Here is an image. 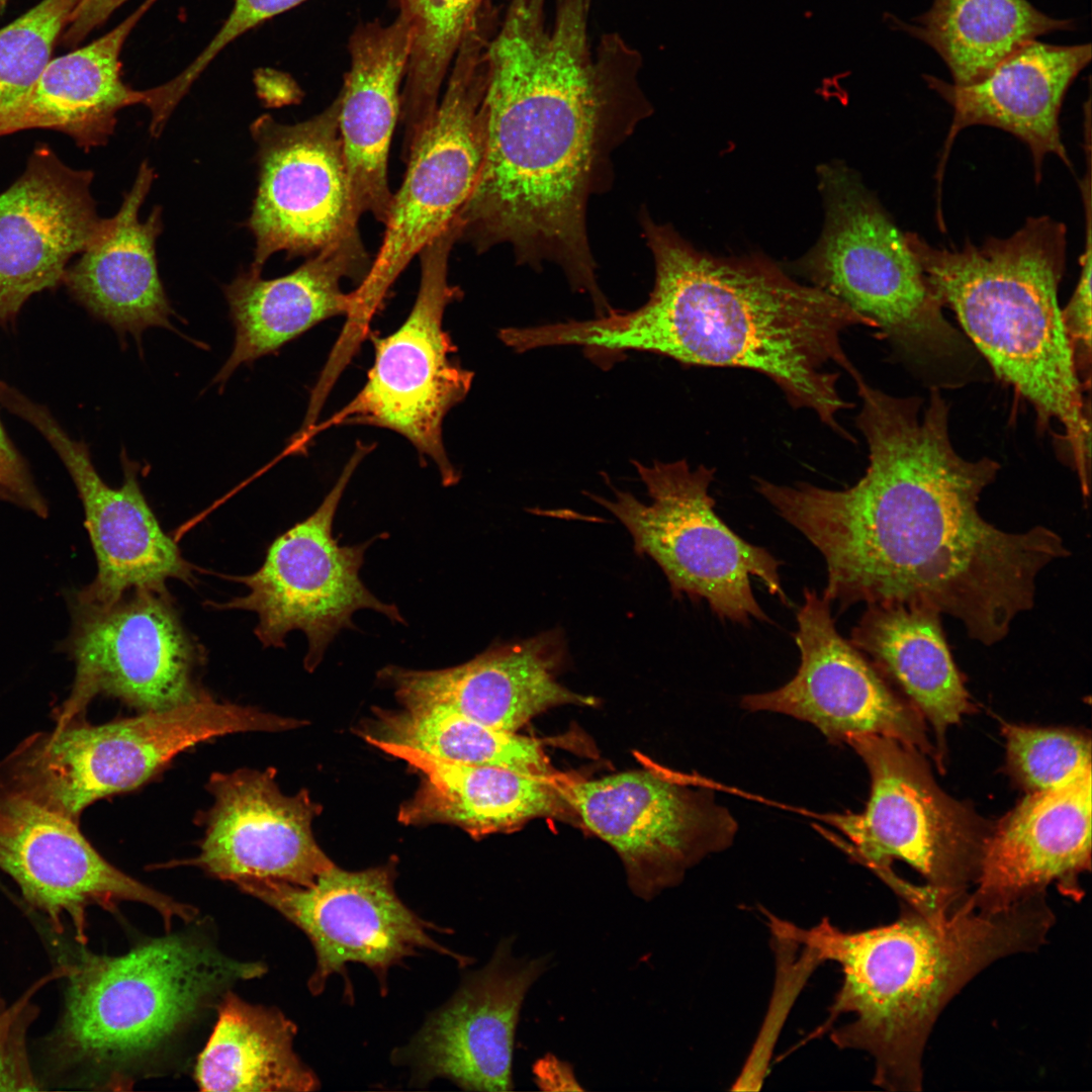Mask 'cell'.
<instances>
[{
  "label": "cell",
  "mask_w": 1092,
  "mask_h": 1092,
  "mask_svg": "<svg viewBox=\"0 0 1092 1092\" xmlns=\"http://www.w3.org/2000/svg\"><path fill=\"white\" fill-rule=\"evenodd\" d=\"M154 170L140 166L131 189L105 234L66 270L63 281L73 295L96 317L120 336L141 341L152 327L172 329L174 311L159 276L156 240L162 231V210L155 207L146 221L139 211L152 182Z\"/></svg>",
  "instance_id": "30"
},
{
  "label": "cell",
  "mask_w": 1092,
  "mask_h": 1092,
  "mask_svg": "<svg viewBox=\"0 0 1092 1092\" xmlns=\"http://www.w3.org/2000/svg\"><path fill=\"white\" fill-rule=\"evenodd\" d=\"M5 3H6V0H0V11L3 9Z\"/></svg>",
  "instance_id": "46"
},
{
  "label": "cell",
  "mask_w": 1092,
  "mask_h": 1092,
  "mask_svg": "<svg viewBox=\"0 0 1092 1092\" xmlns=\"http://www.w3.org/2000/svg\"><path fill=\"white\" fill-rule=\"evenodd\" d=\"M127 0H81L74 9L62 33L67 46H76L93 29L100 26Z\"/></svg>",
  "instance_id": "43"
},
{
  "label": "cell",
  "mask_w": 1092,
  "mask_h": 1092,
  "mask_svg": "<svg viewBox=\"0 0 1092 1092\" xmlns=\"http://www.w3.org/2000/svg\"><path fill=\"white\" fill-rule=\"evenodd\" d=\"M562 786L575 817L616 850L631 891L645 901L729 847L737 832L734 817L702 783L631 770Z\"/></svg>",
  "instance_id": "15"
},
{
  "label": "cell",
  "mask_w": 1092,
  "mask_h": 1092,
  "mask_svg": "<svg viewBox=\"0 0 1092 1092\" xmlns=\"http://www.w3.org/2000/svg\"><path fill=\"white\" fill-rule=\"evenodd\" d=\"M93 173L66 166L48 147L0 194V325L34 293L63 281L69 260L111 224L90 193Z\"/></svg>",
  "instance_id": "23"
},
{
  "label": "cell",
  "mask_w": 1092,
  "mask_h": 1092,
  "mask_svg": "<svg viewBox=\"0 0 1092 1092\" xmlns=\"http://www.w3.org/2000/svg\"><path fill=\"white\" fill-rule=\"evenodd\" d=\"M567 646L563 632L496 642L472 659L447 668L417 670L386 665L378 678L402 707L438 706L488 727L517 732L536 715L561 705L593 706L595 699L558 681Z\"/></svg>",
  "instance_id": "24"
},
{
  "label": "cell",
  "mask_w": 1092,
  "mask_h": 1092,
  "mask_svg": "<svg viewBox=\"0 0 1092 1092\" xmlns=\"http://www.w3.org/2000/svg\"><path fill=\"white\" fill-rule=\"evenodd\" d=\"M0 870L19 889L26 906L56 934L72 926L87 944V912H113L119 903L146 904L169 932L174 919L190 923L198 911L158 892L108 862L86 839L79 823L21 796L0 790Z\"/></svg>",
  "instance_id": "18"
},
{
  "label": "cell",
  "mask_w": 1092,
  "mask_h": 1092,
  "mask_svg": "<svg viewBox=\"0 0 1092 1092\" xmlns=\"http://www.w3.org/2000/svg\"><path fill=\"white\" fill-rule=\"evenodd\" d=\"M641 225L655 267L649 299L635 310L565 322L562 342L593 355L645 351L686 365L752 370L769 378L793 407L813 412L852 440L838 422L852 406L838 390L840 372L857 370L842 334L873 325L766 260L702 253L646 211Z\"/></svg>",
  "instance_id": "3"
},
{
  "label": "cell",
  "mask_w": 1092,
  "mask_h": 1092,
  "mask_svg": "<svg viewBox=\"0 0 1092 1092\" xmlns=\"http://www.w3.org/2000/svg\"><path fill=\"white\" fill-rule=\"evenodd\" d=\"M514 940L500 939L488 963L469 973L412 1040L392 1053L395 1065L410 1068L411 1084L424 1087L444 1078L463 1090H513L521 1008L550 965L548 954L516 957Z\"/></svg>",
  "instance_id": "20"
},
{
  "label": "cell",
  "mask_w": 1092,
  "mask_h": 1092,
  "mask_svg": "<svg viewBox=\"0 0 1092 1092\" xmlns=\"http://www.w3.org/2000/svg\"><path fill=\"white\" fill-rule=\"evenodd\" d=\"M1054 923L1043 895L997 912L978 910L970 895L904 903L894 922L849 932L827 919L804 929L770 917L776 936L840 966L828 1023L846 1020L831 1039L867 1052L874 1083L891 1091L922 1089L924 1048L947 1003L994 962L1041 946Z\"/></svg>",
  "instance_id": "4"
},
{
  "label": "cell",
  "mask_w": 1092,
  "mask_h": 1092,
  "mask_svg": "<svg viewBox=\"0 0 1092 1092\" xmlns=\"http://www.w3.org/2000/svg\"><path fill=\"white\" fill-rule=\"evenodd\" d=\"M1090 61V43L1056 46L1033 39L970 84L923 75L928 87L952 108L937 179L956 136L972 125L994 126L1022 141L1030 150L1037 182L1048 155H1056L1071 168L1061 138L1060 112L1068 89Z\"/></svg>",
  "instance_id": "26"
},
{
  "label": "cell",
  "mask_w": 1092,
  "mask_h": 1092,
  "mask_svg": "<svg viewBox=\"0 0 1092 1092\" xmlns=\"http://www.w3.org/2000/svg\"><path fill=\"white\" fill-rule=\"evenodd\" d=\"M1004 733L1009 766L1030 793L1056 789L1091 768V744L1083 735L1015 725Z\"/></svg>",
  "instance_id": "38"
},
{
  "label": "cell",
  "mask_w": 1092,
  "mask_h": 1092,
  "mask_svg": "<svg viewBox=\"0 0 1092 1092\" xmlns=\"http://www.w3.org/2000/svg\"><path fill=\"white\" fill-rule=\"evenodd\" d=\"M390 864L349 872L333 866L307 887L276 881L249 882L238 887L274 908L305 933L314 950L315 968L307 988L320 995L334 974L344 975L346 996L352 997L346 965L359 963L376 976L382 994L389 970L421 950H434L468 961L433 939L447 932L422 919L398 897Z\"/></svg>",
  "instance_id": "16"
},
{
  "label": "cell",
  "mask_w": 1092,
  "mask_h": 1092,
  "mask_svg": "<svg viewBox=\"0 0 1092 1092\" xmlns=\"http://www.w3.org/2000/svg\"><path fill=\"white\" fill-rule=\"evenodd\" d=\"M207 789L214 803L203 817L200 852L188 863L237 886L276 881L301 887L334 866L311 830L320 808L306 792L282 794L274 769L214 772Z\"/></svg>",
  "instance_id": "22"
},
{
  "label": "cell",
  "mask_w": 1092,
  "mask_h": 1092,
  "mask_svg": "<svg viewBox=\"0 0 1092 1092\" xmlns=\"http://www.w3.org/2000/svg\"><path fill=\"white\" fill-rule=\"evenodd\" d=\"M650 503L614 489V498L589 494L628 530L634 552L656 562L674 599L706 601L721 620L748 625L769 619L753 594L752 577L788 604L780 561L733 532L716 514L709 488L715 469L686 460L634 462Z\"/></svg>",
  "instance_id": "10"
},
{
  "label": "cell",
  "mask_w": 1092,
  "mask_h": 1092,
  "mask_svg": "<svg viewBox=\"0 0 1092 1092\" xmlns=\"http://www.w3.org/2000/svg\"><path fill=\"white\" fill-rule=\"evenodd\" d=\"M590 2L557 0L548 28L545 0H511L487 50L481 172L455 220L477 253L510 245L518 263L555 264L597 302L587 204L650 104L641 57L619 34L592 53Z\"/></svg>",
  "instance_id": "2"
},
{
  "label": "cell",
  "mask_w": 1092,
  "mask_h": 1092,
  "mask_svg": "<svg viewBox=\"0 0 1092 1092\" xmlns=\"http://www.w3.org/2000/svg\"><path fill=\"white\" fill-rule=\"evenodd\" d=\"M0 499L46 517L48 507L21 455L0 422Z\"/></svg>",
  "instance_id": "42"
},
{
  "label": "cell",
  "mask_w": 1092,
  "mask_h": 1092,
  "mask_svg": "<svg viewBox=\"0 0 1092 1092\" xmlns=\"http://www.w3.org/2000/svg\"><path fill=\"white\" fill-rule=\"evenodd\" d=\"M81 0H42L0 30V136L51 61Z\"/></svg>",
  "instance_id": "37"
},
{
  "label": "cell",
  "mask_w": 1092,
  "mask_h": 1092,
  "mask_svg": "<svg viewBox=\"0 0 1092 1092\" xmlns=\"http://www.w3.org/2000/svg\"><path fill=\"white\" fill-rule=\"evenodd\" d=\"M340 94L294 124L264 114L251 125L259 183L248 220L256 240L251 269L274 253L311 257L360 236L339 126Z\"/></svg>",
  "instance_id": "17"
},
{
  "label": "cell",
  "mask_w": 1092,
  "mask_h": 1092,
  "mask_svg": "<svg viewBox=\"0 0 1092 1092\" xmlns=\"http://www.w3.org/2000/svg\"><path fill=\"white\" fill-rule=\"evenodd\" d=\"M72 628L64 647L75 664L56 725L83 719L98 696L140 712L159 711L203 698L202 646L187 631L166 586L133 587L112 603L71 599Z\"/></svg>",
  "instance_id": "14"
},
{
  "label": "cell",
  "mask_w": 1092,
  "mask_h": 1092,
  "mask_svg": "<svg viewBox=\"0 0 1092 1092\" xmlns=\"http://www.w3.org/2000/svg\"><path fill=\"white\" fill-rule=\"evenodd\" d=\"M495 28L486 15L473 19L453 60L444 96L408 153L380 249L351 292L341 332L351 344L362 343L392 283L456 217L474 190L485 153L487 50Z\"/></svg>",
  "instance_id": "9"
},
{
  "label": "cell",
  "mask_w": 1092,
  "mask_h": 1092,
  "mask_svg": "<svg viewBox=\"0 0 1092 1092\" xmlns=\"http://www.w3.org/2000/svg\"><path fill=\"white\" fill-rule=\"evenodd\" d=\"M157 0H146L122 22L94 41L51 60L2 135L28 128L61 130L86 151L103 146L113 133L116 113L147 104L121 77L122 47Z\"/></svg>",
  "instance_id": "31"
},
{
  "label": "cell",
  "mask_w": 1092,
  "mask_h": 1092,
  "mask_svg": "<svg viewBox=\"0 0 1092 1092\" xmlns=\"http://www.w3.org/2000/svg\"><path fill=\"white\" fill-rule=\"evenodd\" d=\"M217 1019L197 1058L201 1091L306 1092L316 1075L293 1049L296 1025L275 1007L246 1002L231 990L216 1006Z\"/></svg>",
  "instance_id": "33"
},
{
  "label": "cell",
  "mask_w": 1092,
  "mask_h": 1092,
  "mask_svg": "<svg viewBox=\"0 0 1092 1092\" xmlns=\"http://www.w3.org/2000/svg\"><path fill=\"white\" fill-rule=\"evenodd\" d=\"M412 47L407 21L368 22L349 40L351 66L339 92V126L354 208L385 223L393 193L388 156L399 116V87Z\"/></svg>",
  "instance_id": "28"
},
{
  "label": "cell",
  "mask_w": 1092,
  "mask_h": 1092,
  "mask_svg": "<svg viewBox=\"0 0 1092 1092\" xmlns=\"http://www.w3.org/2000/svg\"><path fill=\"white\" fill-rule=\"evenodd\" d=\"M854 383L869 448L857 482L836 490L757 477L755 489L820 551L823 597L840 610L925 608L984 645L1000 642L1033 607L1038 574L1069 555L1063 539L1044 526L1006 532L981 516L980 496L1000 465L957 452L940 388L930 387L922 411L917 396L889 394L861 375Z\"/></svg>",
  "instance_id": "1"
},
{
  "label": "cell",
  "mask_w": 1092,
  "mask_h": 1092,
  "mask_svg": "<svg viewBox=\"0 0 1092 1092\" xmlns=\"http://www.w3.org/2000/svg\"><path fill=\"white\" fill-rule=\"evenodd\" d=\"M830 605L816 592L804 590L794 634L800 650L797 673L777 690L744 696L741 706L808 722L835 744L876 734L927 751L921 720L874 663L838 633Z\"/></svg>",
  "instance_id": "21"
},
{
  "label": "cell",
  "mask_w": 1092,
  "mask_h": 1092,
  "mask_svg": "<svg viewBox=\"0 0 1092 1092\" xmlns=\"http://www.w3.org/2000/svg\"><path fill=\"white\" fill-rule=\"evenodd\" d=\"M63 1007L44 1038L49 1083L123 1090L164 1056L261 962L222 952L201 929L151 938L120 956L78 943L58 965Z\"/></svg>",
  "instance_id": "6"
},
{
  "label": "cell",
  "mask_w": 1092,
  "mask_h": 1092,
  "mask_svg": "<svg viewBox=\"0 0 1092 1092\" xmlns=\"http://www.w3.org/2000/svg\"><path fill=\"white\" fill-rule=\"evenodd\" d=\"M895 24L930 47L960 85L982 79L1025 42L1074 25L1027 0H932L922 14Z\"/></svg>",
  "instance_id": "34"
},
{
  "label": "cell",
  "mask_w": 1092,
  "mask_h": 1092,
  "mask_svg": "<svg viewBox=\"0 0 1092 1092\" xmlns=\"http://www.w3.org/2000/svg\"><path fill=\"white\" fill-rule=\"evenodd\" d=\"M867 607L850 642L908 695L943 737L946 728L969 711L970 701L945 640L941 615L902 604Z\"/></svg>",
  "instance_id": "32"
},
{
  "label": "cell",
  "mask_w": 1092,
  "mask_h": 1092,
  "mask_svg": "<svg viewBox=\"0 0 1092 1092\" xmlns=\"http://www.w3.org/2000/svg\"><path fill=\"white\" fill-rule=\"evenodd\" d=\"M61 975V970L57 968L7 1007L0 1027V1091L42 1090L27 1049V1031L38 1012L31 999L46 982Z\"/></svg>",
  "instance_id": "39"
},
{
  "label": "cell",
  "mask_w": 1092,
  "mask_h": 1092,
  "mask_svg": "<svg viewBox=\"0 0 1092 1092\" xmlns=\"http://www.w3.org/2000/svg\"><path fill=\"white\" fill-rule=\"evenodd\" d=\"M1080 188L1086 217L1085 251L1080 258L1078 283L1069 302L1061 309V314L1079 376L1085 386V382L1089 383L1091 364V186L1084 184Z\"/></svg>",
  "instance_id": "41"
},
{
  "label": "cell",
  "mask_w": 1092,
  "mask_h": 1092,
  "mask_svg": "<svg viewBox=\"0 0 1092 1092\" xmlns=\"http://www.w3.org/2000/svg\"><path fill=\"white\" fill-rule=\"evenodd\" d=\"M845 743L869 769L871 795L861 813L824 816L851 842L844 847L877 874L904 860L943 903L964 898L987 837L978 819L940 790L915 747L876 734Z\"/></svg>",
  "instance_id": "12"
},
{
  "label": "cell",
  "mask_w": 1092,
  "mask_h": 1092,
  "mask_svg": "<svg viewBox=\"0 0 1092 1092\" xmlns=\"http://www.w3.org/2000/svg\"><path fill=\"white\" fill-rule=\"evenodd\" d=\"M6 1012H7V1006L4 1004V1001L2 1000V998L0 996V1027L4 1022Z\"/></svg>",
  "instance_id": "45"
},
{
  "label": "cell",
  "mask_w": 1092,
  "mask_h": 1092,
  "mask_svg": "<svg viewBox=\"0 0 1092 1092\" xmlns=\"http://www.w3.org/2000/svg\"><path fill=\"white\" fill-rule=\"evenodd\" d=\"M458 239L453 219L420 251V286L408 315L385 337L370 334L374 362L364 386L325 424L313 426L307 441L332 426L388 429L437 466L443 485L459 481L442 435L446 415L466 397L473 379L443 329L446 307L462 293L448 280L449 256Z\"/></svg>",
  "instance_id": "11"
},
{
  "label": "cell",
  "mask_w": 1092,
  "mask_h": 1092,
  "mask_svg": "<svg viewBox=\"0 0 1092 1092\" xmlns=\"http://www.w3.org/2000/svg\"><path fill=\"white\" fill-rule=\"evenodd\" d=\"M536 1085L543 1091H581L569 1063L547 1054L533 1066Z\"/></svg>",
  "instance_id": "44"
},
{
  "label": "cell",
  "mask_w": 1092,
  "mask_h": 1092,
  "mask_svg": "<svg viewBox=\"0 0 1092 1092\" xmlns=\"http://www.w3.org/2000/svg\"><path fill=\"white\" fill-rule=\"evenodd\" d=\"M485 0H397L412 33L400 93L403 140L414 141L434 115L445 76Z\"/></svg>",
  "instance_id": "36"
},
{
  "label": "cell",
  "mask_w": 1092,
  "mask_h": 1092,
  "mask_svg": "<svg viewBox=\"0 0 1092 1092\" xmlns=\"http://www.w3.org/2000/svg\"><path fill=\"white\" fill-rule=\"evenodd\" d=\"M420 772L421 784L399 809L406 825L446 823L473 837L509 832L540 817H575L554 776L493 765L453 763L420 750L368 739Z\"/></svg>",
  "instance_id": "29"
},
{
  "label": "cell",
  "mask_w": 1092,
  "mask_h": 1092,
  "mask_svg": "<svg viewBox=\"0 0 1092 1092\" xmlns=\"http://www.w3.org/2000/svg\"><path fill=\"white\" fill-rule=\"evenodd\" d=\"M305 0H235L233 9L204 50L176 77L164 83L167 92L180 101L190 86L230 42L281 12Z\"/></svg>",
  "instance_id": "40"
},
{
  "label": "cell",
  "mask_w": 1092,
  "mask_h": 1092,
  "mask_svg": "<svg viewBox=\"0 0 1092 1092\" xmlns=\"http://www.w3.org/2000/svg\"><path fill=\"white\" fill-rule=\"evenodd\" d=\"M0 402L44 437L79 492L97 573L74 598L105 605L133 587H163L168 579L193 581L192 565L163 531L141 488L140 463L123 450L122 484L111 487L96 471L87 445L73 440L47 407L2 381Z\"/></svg>",
  "instance_id": "19"
},
{
  "label": "cell",
  "mask_w": 1092,
  "mask_h": 1092,
  "mask_svg": "<svg viewBox=\"0 0 1092 1092\" xmlns=\"http://www.w3.org/2000/svg\"><path fill=\"white\" fill-rule=\"evenodd\" d=\"M371 262L360 236L308 257L288 275L265 280L261 272L239 274L223 292L235 327L232 353L213 379L224 383L239 366L279 350L318 323L345 315L351 292L344 279L361 283Z\"/></svg>",
  "instance_id": "27"
},
{
  "label": "cell",
  "mask_w": 1092,
  "mask_h": 1092,
  "mask_svg": "<svg viewBox=\"0 0 1092 1092\" xmlns=\"http://www.w3.org/2000/svg\"><path fill=\"white\" fill-rule=\"evenodd\" d=\"M365 739L404 745L438 759L553 776L541 741L497 730L438 706L379 711Z\"/></svg>",
  "instance_id": "35"
},
{
  "label": "cell",
  "mask_w": 1092,
  "mask_h": 1092,
  "mask_svg": "<svg viewBox=\"0 0 1092 1092\" xmlns=\"http://www.w3.org/2000/svg\"><path fill=\"white\" fill-rule=\"evenodd\" d=\"M932 290L994 373L1028 400L1043 425L1057 421L1081 488L1090 484V419L1058 302L1066 226L1028 217L1013 235L977 246L936 248L905 233Z\"/></svg>",
  "instance_id": "5"
},
{
  "label": "cell",
  "mask_w": 1092,
  "mask_h": 1092,
  "mask_svg": "<svg viewBox=\"0 0 1092 1092\" xmlns=\"http://www.w3.org/2000/svg\"><path fill=\"white\" fill-rule=\"evenodd\" d=\"M297 725L295 720L217 702L208 695L100 725L78 719L20 742L0 761V789L79 823L88 806L139 788L200 742Z\"/></svg>",
  "instance_id": "8"
},
{
  "label": "cell",
  "mask_w": 1092,
  "mask_h": 1092,
  "mask_svg": "<svg viewBox=\"0 0 1092 1092\" xmlns=\"http://www.w3.org/2000/svg\"><path fill=\"white\" fill-rule=\"evenodd\" d=\"M819 173L825 225L801 262L805 275L867 318L934 387L962 383L976 350L945 318L905 234L847 168Z\"/></svg>",
  "instance_id": "7"
},
{
  "label": "cell",
  "mask_w": 1092,
  "mask_h": 1092,
  "mask_svg": "<svg viewBox=\"0 0 1092 1092\" xmlns=\"http://www.w3.org/2000/svg\"><path fill=\"white\" fill-rule=\"evenodd\" d=\"M371 449L369 445H357L317 509L270 544L258 570L233 577L247 587V593L219 605L255 613V634L264 647H285L289 632H303L307 641L303 662L309 671L321 663L343 629H356L352 620L356 611L369 609L392 623L405 624L397 606L375 597L359 575L367 548L388 534L353 545H340L339 537L333 534L335 515L347 484Z\"/></svg>",
  "instance_id": "13"
},
{
  "label": "cell",
  "mask_w": 1092,
  "mask_h": 1092,
  "mask_svg": "<svg viewBox=\"0 0 1092 1092\" xmlns=\"http://www.w3.org/2000/svg\"><path fill=\"white\" fill-rule=\"evenodd\" d=\"M1091 864V768L1049 791L1029 793L987 835L977 888L983 912L1005 910L1057 883L1079 900L1078 877Z\"/></svg>",
  "instance_id": "25"
}]
</instances>
